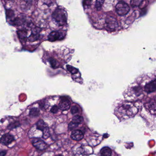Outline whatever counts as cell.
Listing matches in <instances>:
<instances>
[{
  "mask_svg": "<svg viewBox=\"0 0 156 156\" xmlns=\"http://www.w3.org/2000/svg\"><path fill=\"white\" fill-rule=\"evenodd\" d=\"M117 115L123 118H131L135 116L137 113V110L136 107L130 103H125L117 108Z\"/></svg>",
  "mask_w": 156,
  "mask_h": 156,
  "instance_id": "1",
  "label": "cell"
},
{
  "mask_svg": "<svg viewBox=\"0 0 156 156\" xmlns=\"http://www.w3.org/2000/svg\"><path fill=\"white\" fill-rule=\"evenodd\" d=\"M52 18L59 26H64L67 22L66 13L61 8H57L52 15Z\"/></svg>",
  "mask_w": 156,
  "mask_h": 156,
  "instance_id": "2",
  "label": "cell"
},
{
  "mask_svg": "<svg viewBox=\"0 0 156 156\" xmlns=\"http://www.w3.org/2000/svg\"><path fill=\"white\" fill-rule=\"evenodd\" d=\"M115 9L116 13L118 15L123 16L129 13L130 11V7L125 1H120L116 4Z\"/></svg>",
  "mask_w": 156,
  "mask_h": 156,
  "instance_id": "3",
  "label": "cell"
},
{
  "mask_svg": "<svg viewBox=\"0 0 156 156\" xmlns=\"http://www.w3.org/2000/svg\"><path fill=\"white\" fill-rule=\"evenodd\" d=\"M65 36L64 32L61 31H55L51 32L48 36L49 40L50 41H55L63 39Z\"/></svg>",
  "mask_w": 156,
  "mask_h": 156,
  "instance_id": "4",
  "label": "cell"
},
{
  "mask_svg": "<svg viewBox=\"0 0 156 156\" xmlns=\"http://www.w3.org/2000/svg\"><path fill=\"white\" fill-rule=\"evenodd\" d=\"M58 107L59 109H60L62 111L68 110L71 107L70 101L68 99V98L66 97H61Z\"/></svg>",
  "mask_w": 156,
  "mask_h": 156,
  "instance_id": "5",
  "label": "cell"
},
{
  "mask_svg": "<svg viewBox=\"0 0 156 156\" xmlns=\"http://www.w3.org/2000/svg\"><path fill=\"white\" fill-rule=\"evenodd\" d=\"M106 27L107 28L110 30H115L118 27V23L116 18L112 16H109L106 19Z\"/></svg>",
  "mask_w": 156,
  "mask_h": 156,
  "instance_id": "6",
  "label": "cell"
},
{
  "mask_svg": "<svg viewBox=\"0 0 156 156\" xmlns=\"http://www.w3.org/2000/svg\"><path fill=\"white\" fill-rule=\"evenodd\" d=\"M71 137L73 140L80 141L84 137V133L82 130H75L71 132Z\"/></svg>",
  "mask_w": 156,
  "mask_h": 156,
  "instance_id": "7",
  "label": "cell"
},
{
  "mask_svg": "<svg viewBox=\"0 0 156 156\" xmlns=\"http://www.w3.org/2000/svg\"><path fill=\"white\" fill-rule=\"evenodd\" d=\"M14 140V136L8 133L3 135L0 139L1 142L4 145H9Z\"/></svg>",
  "mask_w": 156,
  "mask_h": 156,
  "instance_id": "8",
  "label": "cell"
},
{
  "mask_svg": "<svg viewBox=\"0 0 156 156\" xmlns=\"http://www.w3.org/2000/svg\"><path fill=\"white\" fill-rule=\"evenodd\" d=\"M33 145L34 147L40 150H44L48 147L47 144L41 140H36L33 141Z\"/></svg>",
  "mask_w": 156,
  "mask_h": 156,
  "instance_id": "9",
  "label": "cell"
},
{
  "mask_svg": "<svg viewBox=\"0 0 156 156\" xmlns=\"http://www.w3.org/2000/svg\"><path fill=\"white\" fill-rule=\"evenodd\" d=\"M145 91L147 93H150L154 92L156 91V80L147 83L145 86Z\"/></svg>",
  "mask_w": 156,
  "mask_h": 156,
  "instance_id": "10",
  "label": "cell"
},
{
  "mask_svg": "<svg viewBox=\"0 0 156 156\" xmlns=\"http://www.w3.org/2000/svg\"><path fill=\"white\" fill-rule=\"evenodd\" d=\"M146 109H148L149 112H151L152 114H156V102L155 99L154 101H151L148 102V103L145 105Z\"/></svg>",
  "mask_w": 156,
  "mask_h": 156,
  "instance_id": "11",
  "label": "cell"
},
{
  "mask_svg": "<svg viewBox=\"0 0 156 156\" xmlns=\"http://www.w3.org/2000/svg\"><path fill=\"white\" fill-rule=\"evenodd\" d=\"M100 153L101 156H111L112 152L109 147H105L101 149Z\"/></svg>",
  "mask_w": 156,
  "mask_h": 156,
  "instance_id": "12",
  "label": "cell"
},
{
  "mask_svg": "<svg viewBox=\"0 0 156 156\" xmlns=\"http://www.w3.org/2000/svg\"><path fill=\"white\" fill-rule=\"evenodd\" d=\"M36 126H37V129L41 130L43 132L44 130L48 127V125L46 123L43 121L42 120H39L36 124Z\"/></svg>",
  "mask_w": 156,
  "mask_h": 156,
  "instance_id": "13",
  "label": "cell"
},
{
  "mask_svg": "<svg viewBox=\"0 0 156 156\" xmlns=\"http://www.w3.org/2000/svg\"><path fill=\"white\" fill-rule=\"evenodd\" d=\"M83 121H84V119H83V117L80 116V115H77L73 117L71 121L79 125L82 124Z\"/></svg>",
  "mask_w": 156,
  "mask_h": 156,
  "instance_id": "14",
  "label": "cell"
},
{
  "mask_svg": "<svg viewBox=\"0 0 156 156\" xmlns=\"http://www.w3.org/2000/svg\"><path fill=\"white\" fill-rule=\"evenodd\" d=\"M39 114L40 112L39 109L36 108L31 109L29 112V115L31 117H37L39 115Z\"/></svg>",
  "mask_w": 156,
  "mask_h": 156,
  "instance_id": "15",
  "label": "cell"
},
{
  "mask_svg": "<svg viewBox=\"0 0 156 156\" xmlns=\"http://www.w3.org/2000/svg\"><path fill=\"white\" fill-rule=\"evenodd\" d=\"M20 123L18 121H16V122H12V123H11L9 125H8L7 128L10 130H12V129H14V128H17V127H19L20 126Z\"/></svg>",
  "mask_w": 156,
  "mask_h": 156,
  "instance_id": "16",
  "label": "cell"
},
{
  "mask_svg": "<svg viewBox=\"0 0 156 156\" xmlns=\"http://www.w3.org/2000/svg\"><path fill=\"white\" fill-rule=\"evenodd\" d=\"M78 125H79L76 124V123L71 121L70 123H69V125H68V130H75V129H76V128L78 127Z\"/></svg>",
  "mask_w": 156,
  "mask_h": 156,
  "instance_id": "17",
  "label": "cell"
},
{
  "mask_svg": "<svg viewBox=\"0 0 156 156\" xmlns=\"http://www.w3.org/2000/svg\"><path fill=\"white\" fill-rule=\"evenodd\" d=\"M50 136V132L49 128L47 127L43 131V138L44 139H47Z\"/></svg>",
  "mask_w": 156,
  "mask_h": 156,
  "instance_id": "18",
  "label": "cell"
},
{
  "mask_svg": "<svg viewBox=\"0 0 156 156\" xmlns=\"http://www.w3.org/2000/svg\"><path fill=\"white\" fill-rule=\"evenodd\" d=\"M143 2L142 1H138V0H135V1H130V4L133 7H138L140 6L141 4Z\"/></svg>",
  "mask_w": 156,
  "mask_h": 156,
  "instance_id": "19",
  "label": "cell"
},
{
  "mask_svg": "<svg viewBox=\"0 0 156 156\" xmlns=\"http://www.w3.org/2000/svg\"><path fill=\"white\" fill-rule=\"evenodd\" d=\"M67 69L68 71L72 74H76L77 72H78L77 69H76L72 66H67Z\"/></svg>",
  "mask_w": 156,
  "mask_h": 156,
  "instance_id": "20",
  "label": "cell"
},
{
  "mask_svg": "<svg viewBox=\"0 0 156 156\" xmlns=\"http://www.w3.org/2000/svg\"><path fill=\"white\" fill-rule=\"evenodd\" d=\"M39 105L40 109H41L42 110H45L48 107H49V105H48V103L46 101L41 102L39 104Z\"/></svg>",
  "mask_w": 156,
  "mask_h": 156,
  "instance_id": "21",
  "label": "cell"
},
{
  "mask_svg": "<svg viewBox=\"0 0 156 156\" xmlns=\"http://www.w3.org/2000/svg\"><path fill=\"white\" fill-rule=\"evenodd\" d=\"M71 113L73 115L76 114H77L79 112V109L78 107L76 106H73L71 107Z\"/></svg>",
  "mask_w": 156,
  "mask_h": 156,
  "instance_id": "22",
  "label": "cell"
},
{
  "mask_svg": "<svg viewBox=\"0 0 156 156\" xmlns=\"http://www.w3.org/2000/svg\"><path fill=\"white\" fill-rule=\"evenodd\" d=\"M104 2V1H96L95 7L98 10H100L101 9Z\"/></svg>",
  "mask_w": 156,
  "mask_h": 156,
  "instance_id": "23",
  "label": "cell"
},
{
  "mask_svg": "<svg viewBox=\"0 0 156 156\" xmlns=\"http://www.w3.org/2000/svg\"><path fill=\"white\" fill-rule=\"evenodd\" d=\"M59 110V108L57 105H54L52 107V108L50 109V111L51 113L53 114L57 113V112H58Z\"/></svg>",
  "mask_w": 156,
  "mask_h": 156,
  "instance_id": "24",
  "label": "cell"
},
{
  "mask_svg": "<svg viewBox=\"0 0 156 156\" xmlns=\"http://www.w3.org/2000/svg\"><path fill=\"white\" fill-rule=\"evenodd\" d=\"M6 153L7 151H6L0 152V156H5Z\"/></svg>",
  "mask_w": 156,
  "mask_h": 156,
  "instance_id": "25",
  "label": "cell"
},
{
  "mask_svg": "<svg viewBox=\"0 0 156 156\" xmlns=\"http://www.w3.org/2000/svg\"><path fill=\"white\" fill-rule=\"evenodd\" d=\"M63 156L62 155H61V154H58V155H55V156Z\"/></svg>",
  "mask_w": 156,
  "mask_h": 156,
  "instance_id": "26",
  "label": "cell"
},
{
  "mask_svg": "<svg viewBox=\"0 0 156 156\" xmlns=\"http://www.w3.org/2000/svg\"><path fill=\"white\" fill-rule=\"evenodd\" d=\"M0 143H1V141H0Z\"/></svg>",
  "mask_w": 156,
  "mask_h": 156,
  "instance_id": "27",
  "label": "cell"
}]
</instances>
